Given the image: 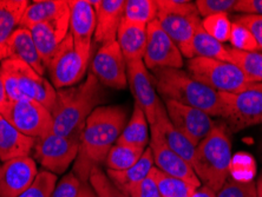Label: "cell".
I'll list each match as a JSON object with an SVG mask.
<instances>
[{
  "label": "cell",
  "mask_w": 262,
  "mask_h": 197,
  "mask_svg": "<svg viewBox=\"0 0 262 197\" xmlns=\"http://www.w3.org/2000/svg\"><path fill=\"white\" fill-rule=\"evenodd\" d=\"M125 124L126 110L123 106L101 105L92 111L79 136V151L72 171L80 182L88 183L91 170L104 164Z\"/></svg>",
  "instance_id": "obj_1"
},
{
  "label": "cell",
  "mask_w": 262,
  "mask_h": 197,
  "mask_svg": "<svg viewBox=\"0 0 262 197\" xmlns=\"http://www.w3.org/2000/svg\"><path fill=\"white\" fill-rule=\"evenodd\" d=\"M104 102V89L98 79L88 73L86 78L75 86L57 90L51 114L53 133L69 138H78L86 119Z\"/></svg>",
  "instance_id": "obj_2"
},
{
  "label": "cell",
  "mask_w": 262,
  "mask_h": 197,
  "mask_svg": "<svg viewBox=\"0 0 262 197\" xmlns=\"http://www.w3.org/2000/svg\"><path fill=\"white\" fill-rule=\"evenodd\" d=\"M151 72L154 85L163 100L196 107L211 117H222L223 105L220 92L198 82L187 71L163 68Z\"/></svg>",
  "instance_id": "obj_3"
},
{
  "label": "cell",
  "mask_w": 262,
  "mask_h": 197,
  "mask_svg": "<svg viewBox=\"0 0 262 197\" xmlns=\"http://www.w3.org/2000/svg\"><path fill=\"white\" fill-rule=\"evenodd\" d=\"M232 162V141L226 124L216 123L208 136L196 146L192 169L202 185L215 194L228 180Z\"/></svg>",
  "instance_id": "obj_4"
},
{
  "label": "cell",
  "mask_w": 262,
  "mask_h": 197,
  "mask_svg": "<svg viewBox=\"0 0 262 197\" xmlns=\"http://www.w3.org/2000/svg\"><path fill=\"white\" fill-rule=\"evenodd\" d=\"M0 76L9 102L33 100L52 110L57 90L50 80L37 73L23 61L7 59L0 61Z\"/></svg>",
  "instance_id": "obj_5"
},
{
  "label": "cell",
  "mask_w": 262,
  "mask_h": 197,
  "mask_svg": "<svg viewBox=\"0 0 262 197\" xmlns=\"http://www.w3.org/2000/svg\"><path fill=\"white\" fill-rule=\"evenodd\" d=\"M188 73L192 78L220 94H238L250 84L247 77L229 61L194 57L188 59Z\"/></svg>",
  "instance_id": "obj_6"
},
{
  "label": "cell",
  "mask_w": 262,
  "mask_h": 197,
  "mask_svg": "<svg viewBox=\"0 0 262 197\" xmlns=\"http://www.w3.org/2000/svg\"><path fill=\"white\" fill-rule=\"evenodd\" d=\"M91 51H82L75 46L69 33L46 65L50 82L56 90L75 86L85 76Z\"/></svg>",
  "instance_id": "obj_7"
},
{
  "label": "cell",
  "mask_w": 262,
  "mask_h": 197,
  "mask_svg": "<svg viewBox=\"0 0 262 197\" xmlns=\"http://www.w3.org/2000/svg\"><path fill=\"white\" fill-rule=\"evenodd\" d=\"M0 115L18 131L34 140L46 136L53 130L51 111L33 100L7 102Z\"/></svg>",
  "instance_id": "obj_8"
},
{
  "label": "cell",
  "mask_w": 262,
  "mask_h": 197,
  "mask_svg": "<svg viewBox=\"0 0 262 197\" xmlns=\"http://www.w3.org/2000/svg\"><path fill=\"white\" fill-rule=\"evenodd\" d=\"M222 117L232 133L262 124V92L246 90L238 94H220Z\"/></svg>",
  "instance_id": "obj_9"
},
{
  "label": "cell",
  "mask_w": 262,
  "mask_h": 197,
  "mask_svg": "<svg viewBox=\"0 0 262 197\" xmlns=\"http://www.w3.org/2000/svg\"><path fill=\"white\" fill-rule=\"evenodd\" d=\"M78 151V138L64 137L52 131L36 140L33 160L37 161L46 171L61 175L73 162H76Z\"/></svg>",
  "instance_id": "obj_10"
},
{
  "label": "cell",
  "mask_w": 262,
  "mask_h": 197,
  "mask_svg": "<svg viewBox=\"0 0 262 197\" xmlns=\"http://www.w3.org/2000/svg\"><path fill=\"white\" fill-rule=\"evenodd\" d=\"M143 63L148 70L171 68L182 69L183 56L157 19L146 26V46Z\"/></svg>",
  "instance_id": "obj_11"
},
{
  "label": "cell",
  "mask_w": 262,
  "mask_h": 197,
  "mask_svg": "<svg viewBox=\"0 0 262 197\" xmlns=\"http://www.w3.org/2000/svg\"><path fill=\"white\" fill-rule=\"evenodd\" d=\"M90 72L104 86L115 90H124L128 86L126 60L116 40L98 49L91 63Z\"/></svg>",
  "instance_id": "obj_12"
},
{
  "label": "cell",
  "mask_w": 262,
  "mask_h": 197,
  "mask_svg": "<svg viewBox=\"0 0 262 197\" xmlns=\"http://www.w3.org/2000/svg\"><path fill=\"white\" fill-rule=\"evenodd\" d=\"M163 104L172 125L196 146L216 125L210 115L196 107L183 105L172 100H164Z\"/></svg>",
  "instance_id": "obj_13"
},
{
  "label": "cell",
  "mask_w": 262,
  "mask_h": 197,
  "mask_svg": "<svg viewBox=\"0 0 262 197\" xmlns=\"http://www.w3.org/2000/svg\"><path fill=\"white\" fill-rule=\"evenodd\" d=\"M150 149H151L154 163L165 175L183 180L195 187H201L199 177L191 165L186 160L177 155L175 151L165 144L155 125H150Z\"/></svg>",
  "instance_id": "obj_14"
},
{
  "label": "cell",
  "mask_w": 262,
  "mask_h": 197,
  "mask_svg": "<svg viewBox=\"0 0 262 197\" xmlns=\"http://www.w3.org/2000/svg\"><path fill=\"white\" fill-rule=\"evenodd\" d=\"M126 75L135 103L143 110L149 124H154L161 99L156 94L151 75L145 68L143 59L126 61Z\"/></svg>",
  "instance_id": "obj_15"
},
{
  "label": "cell",
  "mask_w": 262,
  "mask_h": 197,
  "mask_svg": "<svg viewBox=\"0 0 262 197\" xmlns=\"http://www.w3.org/2000/svg\"><path fill=\"white\" fill-rule=\"evenodd\" d=\"M37 175L36 161L31 156L3 162L0 168V197L21 195L33 183Z\"/></svg>",
  "instance_id": "obj_16"
},
{
  "label": "cell",
  "mask_w": 262,
  "mask_h": 197,
  "mask_svg": "<svg viewBox=\"0 0 262 197\" xmlns=\"http://www.w3.org/2000/svg\"><path fill=\"white\" fill-rule=\"evenodd\" d=\"M69 26H70V9L51 21L40 23L29 29L45 67L67 38Z\"/></svg>",
  "instance_id": "obj_17"
},
{
  "label": "cell",
  "mask_w": 262,
  "mask_h": 197,
  "mask_svg": "<svg viewBox=\"0 0 262 197\" xmlns=\"http://www.w3.org/2000/svg\"><path fill=\"white\" fill-rule=\"evenodd\" d=\"M70 9V26L75 46L82 51H91L96 30V11L90 0H68Z\"/></svg>",
  "instance_id": "obj_18"
},
{
  "label": "cell",
  "mask_w": 262,
  "mask_h": 197,
  "mask_svg": "<svg viewBox=\"0 0 262 197\" xmlns=\"http://www.w3.org/2000/svg\"><path fill=\"white\" fill-rule=\"evenodd\" d=\"M96 11L94 40L99 45L115 41L124 15L125 0H90Z\"/></svg>",
  "instance_id": "obj_19"
},
{
  "label": "cell",
  "mask_w": 262,
  "mask_h": 197,
  "mask_svg": "<svg viewBox=\"0 0 262 197\" xmlns=\"http://www.w3.org/2000/svg\"><path fill=\"white\" fill-rule=\"evenodd\" d=\"M157 20L164 30V32L170 37L183 57L191 59L194 58L192 52V39L200 25V17H187V15L157 13Z\"/></svg>",
  "instance_id": "obj_20"
},
{
  "label": "cell",
  "mask_w": 262,
  "mask_h": 197,
  "mask_svg": "<svg viewBox=\"0 0 262 197\" xmlns=\"http://www.w3.org/2000/svg\"><path fill=\"white\" fill-rule=\"evenodd\" d=\"M154 125L157 127L162 140L165 142V144H167L172 151H175L177 155L181 156L190 165H192L196 152V145L191 141L188 140L180 130H177L176 127L172 125V123L168 117L164 104L162 102L160 103L159 107H157L156 121L154 123Z\"/></svg>",
  "instance_id": "obj_21"
},
{
  "label": "cell",
  "mask_w": 262,
  "mask_h": 197,
  "mask_svg": "<svg viewBox=\"0 0 262 197\" xmlns=\"http://www.w3.org/2000/svg\"><path fill=\"white\" fill-rule=\"evenodd\" d=\"M7 58L23 61L40 76L45 75L46 67L29 29L19 28L14 31L7 44Z\"/></svg>",
  "instance_id": "obj_22"
},
{
  "label": "cell",
  "mask_w": 262,
  "mask_h": 197,
  "mask_svg": "<svg viewBox=\"0 0 262 197\" xmlns=\"http://www.w3.org/2000/svg\"><path fill=\"white\" fill-rule=\"evenodd\" d=\"M36 140L21 134L0 115V160L7 162L15 158L30 157Z\"/></svg>",
  "instance_id": "obj_23"
},
{
  "label": "cell",
  "mask_w": 262,
  "mask_h": 197,
  "mask_svg": "<svg viewBox=\"0 0 262 197\" xmlns=\"http://www.w3.org/2000/svg\"><path fill=\"white\" fill-rule=\"evenodd\" d=\"M154 167H155V163H154L152 152L150 146H148L140 158V161L136 164H134L133 167L121 170V171L106 170V175L119 190L124 192L125 195L130 196V191L137 184L143 182L146 177L150 175Z\"/></svg>",
  "instance_id": "obj_24"
},
{
  "label": "cell",
  "mask_w": 262,
  "mask_h": 197,
  "mask_svg": "<svg viewBox=\"0 0 262 197\" xmlns=\"http://www.w3.org/2000/svg\"><path fill=\"white\" fill-rule=\"evenodd\" d=\"M29 4L26 0H0V61L7 59V44L14 31L20 28Z\"/></svg>",
  "instance_id": "obj_25"
},
{
  "label": "cell",
  "mask_w": 262,
  "mask_h": 197,
  "mask_svg": "<svg viewBox=\"0 0 262 197\" xmlns=\"http://www.w3.org/2000/svg\"><path fill=\"white\" fill-rule=\"evenodd\" d=\"M116 41L126 61L143 59L146 46V26L133 24L122 19Z\"/></svg>",
  "instance_id": "obj_26"
},
{
  "label": "cell",
  "mask_w": 262,
  "mask_h": 197,
  "mask_svg": "<svg viewBox=\"0 0 262 197\" xmlns=\"http://www.w3.org/2000/svg\"><path fill=\"white\" fill-rule=\"evenodd\" d=\"M69 10L68 0H39L29 4L20 21V28L30 29L40 23L51 21Z\"/></svg>",
  "instance_id": "obj_27"
},
{
  "label": "cell",
  "mask_w": 262,
  "mask_h": 197,
  "mask_svg": "<svg viewBox=\"0 0 262 197\" xmlns=\"http://www.w3.org/2000/svg\"><path fill=\"white\" fill-rule=\"evenodd\" d=\"M149 142V122L143 110L136 103H134L131 117L129 122H126L124 129H123L116 143L146 149Z\"/></svg>",
  "instance_id": "obj_28"
},
{
  "label": "cell",
  "mask_w": 262,
  "mask_h": 197,
  "mask_svg": "<svg viewBox=\"0 0 262 197\" xmlns=\"http://www.w3.org/2000/svg\"><path fill=\"white\" fill-rule=\"evenodd\" d=\"M229 63L238 68L250 83H262V53L244 52L233 48H227Z\"/></svg>",
  "instance_id": "obj_29"
},
{
  "label": "cell",
  "mask_w": 262,
  "mask_h": 197,
  "mask_svg": "<svg viewBox=\"0 0 262 197\" xmlns=\"http://www.w3.org/2000/svg\"><path fill=\"white\" fill-rule=\"evenodd\" d=\"M192 52H194V57L229 61V55L228 51H227V46L209 36L202 29L201 25L196 30L194 39H192Z\"/></svg>",
  "instance_id": "obj_30"
},
{
  "label": "cell",
  "mask_w": 262,
  "mask_h": 197,
  "mask_svg": "<svg viewBox=\"0 0 262 197\" xmlns=\"http://www.w3.org/2000/svg\"><path fill=\"white\" fill-rule=\"evenodd\" d=\"M144 151L145 149L116 143L107 154L104 165L106 167V170H114V171L125 170L136 164Z\"/></svg>",
  "instance_id": "obj_31"
},
{
  "label": "cell",
  "mask_w": 262,
  "mask_h": 197,
  "mask_svg": "<svg viewBox=\"0 0 262 197\" xmlns=\"http://www.w3.org/2000/svg\"><path fill=\"white\" fill-rule=\"evenodd\" d=\"M150 173L155 180L157 188L163 197H192L198 189V187L186 181L165 175L155 167Z\"/></svg>",
  "instance_id": "obj_32"
},
{
  "label": "cell",
  "mask_w": 262,
  "mask_h": 197,
  "mask_svg": "<svg viewBox=\"0 0 262 197\" xmlns=\"http://www.w3.org/2000/svg\"><path fill=\"white\" fill-rule=\"evenodd\" d=\"M156 0H128L125 2L123 20L148 26L157 18Z\"/></svg>",
  "instance_id": "obj_33"
},
{
  "label": "cell",
  "mask_w": 262,
  "mask_h": 197,
  "mask_svg": "<svg viewBox=\"0 0 262 197\" xmlns=\"http://www.w3.org/2000/svg\"><path fill=\"white\" fill-rule=\"evenodd\" d=\"M232 24L228 14H214L203 18L201 26L206 32L220 42L229 41Z\"/></svg>",
  "instance_id": "obj_34"
},
{
  "label": "cell",
  "mask_w": 262,
  "mask_h": 197,
  "mask_svg": "<svg viewBox=\"0 0 262 197\" xmlns=\"http://www.w3.org/2000/svg\"><path fill=\"white\" fill-rule=\"evenodd\" d=\"M89 184L94 189L97 197H130L122 192L111 182L106 172H104L101 167H96L91 170L89 176Z\"/></svg>",
  "instance_id": "obj_35"
},
{
  "label": "cell",
  "mask_w": 262,
  "mask_h": 197,
  "mask_svg": "<svg viewBox=\"0 0 262 197\" xmlns=\"http://www.w3.org/2000/svg\"><path fill=\"white\" fill-rule=\"evenodd\" d=\"M57 184V175L41 170L34 179L33 183L18 197H51Z\"/></svg>",
  "instance_id": "obj_36"
},
{
  "label": "cell",
  "mask_w": 262,
  "mask_h": 197,
  "mask_svg": "<svg viewBox=\"0 0 262 197\" xmlns=\"http://www.w3.org/2000/svg\"><path fill=\"white\" fill-rule=\"evenodd\" d=\"M229 42L232 48L244 52H259L260 48L257 45L255 38L246 26L234 21L230 31Z\"/></svg>",
  "instance_id": "obj_37"
},
{
  "label": "cell",
  "mask_w": 262,
  "mask_h": 197,
  "mask_svg": "<svg viewBox=\"0 0 262 197\" xmlns=\"http://www.w3.org/2000/svg\"><path fill=\"white\" fill-rule=\"evenodd\" d=\"M215 197H257L254 181L227 180Z\"/></svg>",
  "instance_id": "obj_38"
},
{
  "label": "cell",
  "mask_w": 262,
  "mask_h": 197,
  "mask_svg": "<svg viewBox=\"0 0 262 197\" xmlns=\"http://www.w3.org/2000/svg\"><path fill=\"white\" fill-rule=\"evenodd\" d=\"M157 13H169L187 15V17H200L195 2L190 0H156Z\"/></svg>",
  "instance_id": "obj_39"
},
{
  "label": "cell",
  "mask_w": 262,
  "mask_h": 197,
  "mask_svg": "<svg viewBox=\"0 0 262 197\" xmlns=\"http://www.w3.org/2000/svg\"><path fill=\"white\" fill-rule=\"evenodd\" d=\"M237 0H198L195 2L200 17L234 12Z\"/></svg>",
  "instance_id": "obj_40"
},
{
  "label": "cell",
  "mask_w": 262,
  "mask_h": 197,
  "mask_svg": "<svg viewBox=\"0 0 262 197\" xmlns=\"http://www.w3.org/2000/svg\"><path fill=\"white\" fill-rule=\"evenodd\" d=\"M80 182L73 172H69L57 182L51 197H78Z\"/></svg>",
  "instance_id": "obj_41"
},
{
  "label": "cell",
  "mask_w": 262,
  "mask_h": 197,
  "mask_svg": "<svg viewBox=\"0 0 262 197\" xmlns=\"http://www.w3.org/2000/svg\"><path fill=\"white\" fill-rule=\"evenodd\" d=\"M235 21L247 28L259 45L262 51V15L255 14H240L235 18Z\"/></svg>",
  "instance_id": "obj_42"
},
{
  "label": "cell",
  "mask_w": 262,
  "mask_h": 197,
  "mask_svg": "<svg viewBox=\"0 0 262 197\" xmlns=\"http://www.w3.org/2000/svg\"><path fill=\"white\" fill-rule=\"evenodd\" d=\"M130 197H163L157 188L155 180L151 176V173L146 179L137 184L133 190L130 191Z\"/></svg>",
  "instance_id": "obj_43"
},
{
  "label": "cell",
  "mask_w": 262,
  "mask_h": 197,
  "mask_svg": "<svg viewBox=\"0 0 262 197\" xmlns=\"http://www.w3.org/2000/svg\"><path fill=\"white\" fill-rule=\"evenodd\" d=\"M234 12L262 15V0H237Z\"/></svg>",
  "instance_id": "obj_44"
},
{
  "label": "cell",
  "mask_w": 262,
  "mask_h": 197,
  "mask_svg": "<svg viewBox=\"0 0 262 197\" xmlns=\"http://www.w3.org/2000/svg\"><path fill=\"white\" fill-rule=\"evenodd\" d=\"M78 197H97V196H96L94 189L91 188V185L88 182V183L80 184Z\"/></svg>",
  "instance_id": "obj_45"
},
{
  "label": "cell",
  "mask_w": 262,
  "mask_h": 197,
  "mask_svg": "<svg viewBox=\"0 0 262 197\" xmlns=\"http://www.w3.org/2000/svg\"><path fill=\"white\" fill-rule=\"evenodd\" d=\"M192 197H215V192L211 189L206 187V185H201V187L196 189Z\"/></svg>",
  "instance_id": "obj_46"
},
{
  "label": "cell",
  "mask_w": 262,
  "mask_h": 197,
  "mask_svg": "<svg viewBox=\"0 0 262 197\" xmlns=\"http://www.w3.org/2000/svg\"><path fill=\"white\" fill-rule=\"evenodd\" d=\"M7 102H9V99H7L5 86H4L2 76H0V111L4 109V106L6 105Z\"/></svg>",
  "instance_id": "obj_47"
},
{
  "label": "cell",
  "mask_w": 262,
  "mask_h": 197,
  "mask_svg": "<svg viewBox=\"0 0 262 197\" xmlns=\"http://www.w3.org/2000/svg\"><path fill=\"white\" fill-rule=\"evenodd\" d=\"M255 185H256V196L262 197V170H261L259 177H257Z\"/></svg>",
  "instance_id": "obj_48"
},
{
  "label": "cell",
  "mask_w": 262,
  "mask_h": 197,
  "mask_svg": "<svg viewBox=\"0 0 262 197\" xmlns=\"http://www.w3.org/2000/svg\"><path fill=\"white\" fill-rule=\"evenodd\" d=\"M247 90H254L262 92V83H250L247 86Z\"/></svg>",
  "instance_id": "obj_49"
},
{
  "label": "cell",
  "mask_w": 262,
  "mask_h": 197,
  "mask_svg": "<svg viewBox=\"0 0 262 197\" xmlns=\"http://www.w3.org/2000/svg\"><path fill=\"white\" fill-rule=\"evenodd\" d=\"M2 165H3V161L0 160V168H2Z\"/></svg>",
  "instance_id": "obj_50"
}]
</instances>
